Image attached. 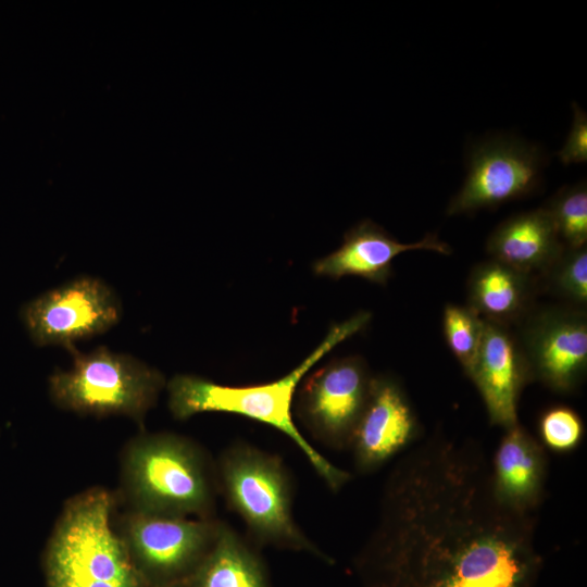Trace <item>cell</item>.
<instances>
[{
	"label": "cell",
	"mask_w": 587,
	"mask_h": 587,
	"mask_svg": "<svg viewBox=\"0 0 587 587\" xmlns=\"http://www.w3.org/2000/svg\"><path fill=\"white\" fill-rule=\"evenodd\" d=\"M535 521L499 499L478 442L435 433L388 476L355 572L361 587H534Z\"/></svg>",
	"instance_id": "cell-1"
},
{
	"label": "cell",
	"mask_w": 587,
	"mask_h": 587,
	"mask_svg": "<svg viewBox=\"0 0 587 587\" xmlns=\"http://www.w3.org/2000/svg\"><path fill=\"white\" fill-rule=\"evenodd\" d=\"M370 319V313L359 312L332 326L324 340L305 360L272 383L226 386L195 375H175L167 384L168 409L177 420H187L202 412H225L270 425L288 436L328 487L338 490L350 475L332 464L303 437L292 420V399L308 371L336 345L363 329Z\"/></svg>",
	"instance_id": "cell-2"
},
{
	"label": "cell",
	"mask_w": 587,
	"mask_h": 587,
	"mask_svg": "<svg viewBox=\"0 0 587 587\" xmlns=\"http://www.w3.org/2000/svg\"><path fill=\"white\" fill-rule=\"evenodd\" d=\"M114 503L101 487L65 502L43 554L46 587H147L113 527Z\"/></svg>",
	"instance_id": "cell-3"
},
{
	"label": "cell",
	"mask_w": 587,
	"mask_h": 587,
	"mask_svg": "<svg viewBox=\"0 0 587 587\" xmlns=\"http://www.w3.org/2000/svg\"><path fill=\"white\" fill-rule=\"evenodd\" d=\"M121 496L136 512L212 517L214 483L204 452L172 434H140L121 457Z\"/></svg>",
	"instance_id": "cell-4"
},
{
	"label": "cell",
	"mask_w": 587,
	"mask_h": 587,
	"mask_svg": "<svg viewBox=\"0 0 587 587\" xmlns=\"http://www.w3.org/2000/svg\"><path fill=\"white\" fill-rule=\"evenodd\" d=\"M49 377V394L61 409L84 415H124L142 424L165 385L162 373L129 354L105 347L82 353Z\"/></svg>",
	"instance_id": "cell-5"
},
{
	"label": "cell",
	"mask_w": 587,
	"mask_h": 587,
	"mask_svg": "<svg viewBox=\"0 0 587 587\" xmlns=\"http://www.w3.org/2000/svg\"><path fill=\"white\" fill-rule=\"evenodd\" d=\"M218 478L228 504L258 541L329 560L297 526L290 480L275 455L248 445H236L223 453Z\"/></svg>",
	"instance_id": "cell-6"
},
{
	"label": "cell",
	"mask_w": 587,
	"mask_h": 587,
	"mask_svg": "<svg viewBox=\"0 0 587 587\" xmlns=\"http://www.w3.org/2000/svg\"><path fill=\"white\" fill-rule=\"evenodd\" d=\"M221 523L127 510L116 530L150 586L187 579L213 546Z\"/></svg>",
	"instance_id": "cell-7"
},
{
	"label": "cell",
	"mask_w": 587,
	"mask_h": 587,
	"mask_svg": "<svg viewBox=\"0 0 587 587\" xmlns=\"http://www.w3.org/2000/svg\"><path fill=\"white\" fill-rule=\"evenodd\" d=\"M547 155L534 143L512 135H492L473 145L467 174L447 208L448 215L495 209L538 190Z\"/></svg>",
	"instance_id": "cell-8"
},
{
	"label": "cell",
	"mask_w": 587,
	"mask_h": 587,
	"mask_svg": "<svg viewBox=\"0 0 587 587\" xmlns=\"http://www.w3.org/2000/svg\"><path fill=\"white\" fill-rule=\"evenodd\" d=\"M116 294L103 280L82 276L46 291L26 302L21 320L33 342L62 346L102 334L121 319Z\"/></svg>",
	"instance_id": "cell-9"
},
{
	"label": "cell",
	"mask_w": 587,
	"mask_h": 587,
	"mask_svg": "<svg viewBox=\"0 0 587 587\" xmlns=\"http://www.w3.org/2000/svg\"><path fill=\"white\" fill-rule=\"evenodd\" d=\"M516 338L533 380L567 394L587 371V315L584 309L551 307L530 311Z\"/></svg>",
	"instance_id": "cell-10"
},
{
	"label": "cell",
	"mask_w": 587,
	"mask_h": 587,
	"mask_svg": "<svg viewBox=\"0 0 587 587\" xmlns=\"http://www.w3.org/2000/svg\"><path fill=\"white\" fill-rule=\"evenodd\" d=\"M371 380L360 358L332 361L315 372L301 388L300 416L327 445L335 448L350 445L367 401Z\"/></svg>",
	"instance_id": "cell-11"
},
{
	"label": "cell",
	"mask_w": 587,
	"mask_h": 587,
	"mask_svg": "<svg viewBox=\"0 0 587 587\" xmlns=\"http://www.w3.org/2000/svg\"><path fill=\"white\" fill-rule=\"evenodd\" d=\"M417 435L416 415L400 385L389 377H372L367 401L350 444L358 469L375 471Z\"/></svg>",
	"instance_id": "cell-12"
},
{
	"label": "cell",
	"mask_w": 587,
	"mask_h": 587,
	"mask_svg": "<svg viewBox=\"0 0 587 587\" xmlns=\"http://www.w3.org/2000/svg\"><path fill=\"white\" fill-rule=\"evenodd\" d=\"M469 377L479 391L492 425L509 429L519 424V399L533 377L509 326L485 321L482 345Z\"/></svg>",
	"instance_id": "cell-13"
},
{
	"label": "cell",
	"mask_w": 587,
	"mask_h": 587,
	"mask_svg": "<svg viewBox=\"0 0 587 587\" xmlns=\"http://www.w3.org/2000/svg\"><path fill=\"white\" fill-rule=\"evenodd\" d=\"M413 250H430L441 254L452 252L451 247L435 234H427L417 242L402 243L376 223L364 220L345 234L337 250L315 261L313 271L319 276L335 279L358 276L385 284L391 274L394 259Z\"/></svg>",
	"instance_id": "cell-14"
},
{
	"label": "cell",
	"mask_w": 587,
	"mask_h": 587,
	"mask_svg": "<svg viewBox=\"0 0 587 587\" xmlns=\"http://www.w3.org/2000/svg\"><path fill=\"white\" fill-rule=\"evenodd\" d=\"M505 432L491 462L495 490L507 507L534 514L547 479L544 447L520 423Z\"/></svg>",
	"instance_id": "cell-15"
},
{
	"label": "cell",
	"mask_w": 587,
	"mask_h": 587,
	"mask_svg": "<svg viewBox=\"0 0 587 587\" xmlns=\"http://www.w3.org/2000/svg\"><path fill=\"white\" fill-rule=\"evenodd\" d=\"M545 207L514 214L489 235L491 260L529 275H544L564 251Z\"/></svg>",
	"instance_id": "cell-16"
},
{
	"label": "cell",
	"mask_w": 587,
	"mask_h": 587,
	"mask_svg": "<svg viewBox=\"0 0 587 587\" xmlns=\"http://www.w3.org/2000/svg\"><path fill=\"white\" fill-rule=\"evenodd\" d=\"M537 282L495 260L476 265L467 282V307L483 320L510 326L532 310Z\"/></svg>",
	"instance_id": "cell-17"
},
{
	"label": "cell",
	"mask_w": 587,
	"mask_h": 587,
	"mask_svg": "<svg viewBox=\"0 0 587 587\" xmlns=\"http://www.w3.org/2000/svg\"><path fill=\"white\" fill-rule=\"evenodd\" d=\"M186 584L187 587H271L261 559L224 523Z\"/></svg>",
	"instance_id": "cell-18"
},
{
	"label": "cell",
	"mask_w": 587,
	"mask_h": 587,
	"mask_svg": "<svg viewBox=\"0 0 587 587\" xmlns=\"http://www.w3.org/2000/svg\"><path fill=\"white\" fill-rule=\"evenodd\" d=\"M566 249L587 245V185L580 180L560 189L544 205Z\"/></svg>",
	"instance_id": "cell-19"
},
{
	"label": "cell",
	"mask_w": 587,
	"mask_h": 587,
	"mask_svg": "<svg viewBox=\"0 0 587 587\" xmlns=\"http://www.w3.org/2000/svg\"><path fill=\"white\" fill-rule=\"evenodd\" d=\"M442 326L448 347L469 376L482 345L485 321L467 305L449 303Z\"/></svg>",
	"instance_id": "cell-20"
},
{
	"label": "cell",
	"mask_w": 587,
	"mask_h": 587,
	"mask_svg": "<svg viewBox=\"0 0 587 587\" xmlns=\"http://www.w3.org/2000/svg\"><path fill=\"white\" fill-rule=\"evenodd\" d=\"M546 285L558 296L585 310L587 304V246L564 249L544 274Z\"/></svg>",
	"instance_id": "cell-21"
},
{
	"label": "cell",
	"mask_w": 587,
	"mask_h": 587,
	"mask_svg": "<svg viewBox=\"0 0 587 587\" xmlns=\"http://www.w3.org/2000/svg\"><path fill=\"white\" fill-rule=\"evenodd\" d=\"M540 435L550 449L559 452L570 451L583 438V422L573 410L566 407H555L542 415Z\"/></svg>",
	"instance_id": "cell-22"
},
{
	"label": "cell",
	"mask_w": 587,
	"mask_h": 587,
	"mask_svg": "<svg viewBox=\"0 0 587 587\" xmlns=\"http://www.w3.org/2000/svg\"><path fill=\"white\" fill-rule=\"evenodd\" d=\"M558 157L564 165L587 161V115L576 103H573L571 129Z\"/></svg>",
	"instance_id": "cell-23"
},
{
	"label": "cell",
	"mask_w": 587,
	"mask_h": 587,
	"mask_svg": "<svg viewBox=\"0 0 587 587\" xmlns=\"http://www.w3.org/2000/svg\"><path fill=\"white\" fill-rule=\"evenodd\" d=\"M147 587H187V584L185 579V580H176V582H170V583H163V584H155V585H150Z\"/></svg>",
	"instance_id": "cell-24"
}]
</instances>
